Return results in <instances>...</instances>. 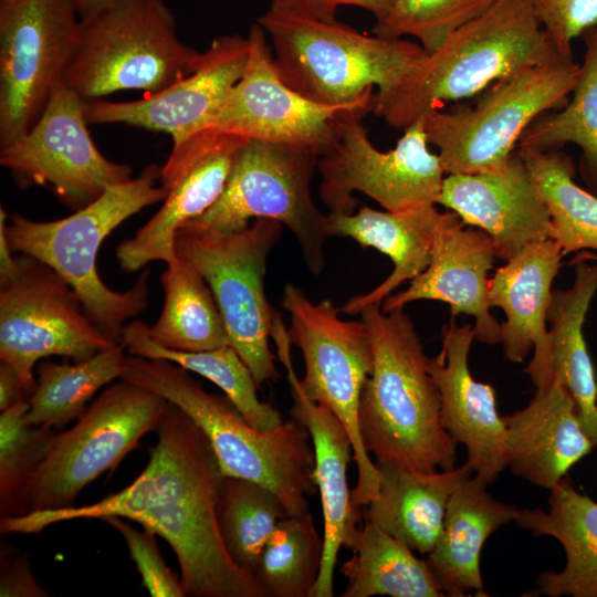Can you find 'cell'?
I'll return each mask as SVG.
<instances>
[{
    "label": "cell",
    "instance_id": "cell-35",
    "mask_svg": "<svg viewBox=\"0 0 597 597\" xmlns=\"http://www.w3.org/2000/svg\"><path fill=\"white\" fill-rule=\"evenodd\" d=\"M125 352L119 342L73 365L41 362L36 369V386L29 399L27 422L61 429L78 419L98 389L121 378Z\"/></svg>",
    "mask_w": 597,
    "mask_h": 597
},
{
    "label": "cell",
    "instance_id": "cell-44",
    "mask_svg": "<svg viewBox=\"0 0 597 597\" xmlns=\"http://www.w3.org/2000/svg\"><path fill=\"white\" fill-rule=\"evenodd\" d=\"M1 597H46L48 591L35 580L29 559L1 549Z\"/></svg>",
    "mask_w": 597,
    "mask_h": 597
},
{
    "label": "cell",
    "instance_id": "cell-47",
    "mask_svg": "<svg viewBox=\"0 0 597 597\" xmlns=\"http://www.w3.org/2000/svg\"><path fill=\"white\" fill-rule=\"evenodd\" d=\"M116 1L118 0H72L80 20L91 18L102 12Z\"/></svg>",
    "mask_w": 597,
    "mask_h": 597
},
{
    "label": "cell",
    "instance_id": "cell-19",
    "mask_svg": "<svg viewBox=\"0 0 597 597\" xmlns=\"http://www.w3.org/2000/svg\"><path fill=\"white\" fill-rule=\"evenodd\" d=\"M249 39L228 34L202 52L197 69L166 88L143 98L84 101L87 124H125L164 132L177 144L197 133L242 76Z\"/></svg>",
    "mask_w": 597,
    "mask_h": 597
},
{
    "label": "cell",
    "instance_id": "cell-32",
    "mask_svg": "<svg viewBox=\"0 0 597 597\" xmlns=\"http://www.w3.org/2000/svg\"><path fill=\"white\" fill-rule=\"evenodd\" d=\"M164 305L149 326L159 345L182 352H203L230 345L214 295L201 273L179 258L160 276Z\"/></svg>",
    "mask_w": 597,
    "mask_h": 597
},
{
    "label": "cell",
    "instance_id": "cell-45",
    "mask_svg": "<svg viewBox=\"0 0 597 597\" xmlns=\"http://www.w3.org/2000/svg\"><path fill=\"white\" fill-rule=\"evenodd\" d=\"M30 397V392L15 370L8 364L0 362V410L3 411L29 401Z\"/></svg>",
    "mask_w": 597,
    "mask_h": 597
},
{
    "label": "cell",
    "instance_id": "cell-14",
    "mask_svg": "<svg viewBox=\"0 0 597 597\" xmlns=\"http://www.w3.org/2000/svg\"><path fill=\"white\" fill-rule=\"evenodd\" d=\"M248 39L250 51L242 76L198 132L211 129L302 146L320 157L334 145L348 119L371 113L374 93L347 105L306 98L280 77L260 24L251 27Z\"/></svg>",
    "mask_w": 597,
    "mask_h": 597
},
{
    "label": "cell",
    "instance_id": "cell-8",
    "mask_svg": "<svg viewBox=\"0 0 597 597\" xmlns=\"http://www.w3.org/2000/svg\"><path fill=\"white\" fill-rule=\"evenodd\" d=\"M579 72L573 57L527 66L490 85L474 105L425 115L428 142L438 148L446 175L502 168L537 117L566 105Z\"/></svg>",
    "mask_w": 597,
    "mask_h": 597
},
{
    "label": "cell",
    "instance_id": "cell-4",
    "mask_svg": "<svg viewBox=\"0 0 597 597\" xmlns=\"http://www.w3.org/2000/svg\"><path fill=\"white\" fill-rule=\"evenodd\" d=\"M121 380L140 386L182 410L206 434L224 476L270 489L290 515L308 512L315 458L307 430L293 418L272 430L248 422L228 397L208 392L185 368L126 356Z\"/></svg>",
    "mask_w": 597,
    "mask_h": 597
},
{
    "label": "cell",
    "instance_id": "cell-43",
    "mask_svg": "<svg viewBox=\"0 0 597 597\" xmlns=\"http://www.w3.org/2000/svg\"><path fill=\"white\" fill-rule=\"evenodd\" d=\"M394 0H272L270 10L321 21L336 20L341 6H356L368 10L375 20L383 18L391 8Z\"/></svg>",
    "mask_w": 597,
    "mask_h": 597
},
{
    "label": "cell",
    "instance_id": "cell-1",
    "mask_svg": "<svg viewBox=\"0 0 597 597\" xmlns=\"http://www.w3.org/2000/svg\"><path fill=\"white\" fill-rule=\"evenodd\" d=\"M155 431L158 440L147 465L123 490L86 505L1 516V532L36 534L61 522L122 517L167 541L186 596L264 597L223 544L218 503L224 475L208 438L170 402Z\"/></svg>",
    "mask_w": 597,
    "mask_h": 597
},
{
    "label": "cell",
    "instance_id": "cell-27",
    "mask_svg": "<svg viewBox=\"0 0 597 597\" xmlns=\"http://www.w3.org/2000/svg\"><path fill=\"white\" fill-rule=\"evenodd\" d=\"M488 483L473 474L451 495L443 526L426 561L444 596H485L480 569L486 540L502 525L515 522L520 509L494 499Z\"/></svg>",
    "mask_w": 597,
    "mask_h": 597
},
{
    "label": "cell",
    "instance_id": "cell-46",
    "mask_svg": "<svg viewBox=\"0 0 597 597\" xmlns=\"http://www.w3.org/2000/svg\"><path fill=\"white\" fill-rule=\"evenodd\" d=\"M8 216L3 208L0 209V285L8 283L18 271V258L13 256V250L7 234Z\"/></svg>",
    "mask_w": 597,
    "mask_h": 597
},
{
    "label": "cell",
    "instance_id": "cell-40",
    "mask_svg": "<svg viewBox=\"0 0 597 597\" xmlns=\"http://www.w3.org/2000/svg\"><path fill=\"white\" fill-rule=\"evenodd\" d=\"M494 0H394L375 20L371 32L387 39L412 36L427 53L440 48L461 25L486 10Z\"/></svg>",
    "mask_w": 597,
    "mask_h": 597
},
{
    "label": "cell",
    "instance_id": "cell-12",
    "mask_svg": "<svg viewBox=\"0 0 597 597\" xmlns=\"http://www.w3.org/2000/svg\"><path fill=\"white\" fill-rule=\"evenodd\" d=\"M167 406L156 392L124 380L107 387L73 427L54 434L25 486L19 515L74 505L86 485L156 429Z\"/></svg>",
    "mask_w": 597,
    "mask_h": 597
},
{
    "label": "cell",
    "instance_id": "cell-31",
    "mask_svg": "<svg viewBox=\"0 0 597 597\" xmlns=\"http://www.w3.org/2000/svg\"><path fill=\"white\" fill-rule=\"evenodd\" d=\"M352 556L339 570L347 579L342 597H440L426 558L401 541L364 519Z\"/></svg>",
    "mask_w": 597,
    "mask_h": 597
},
{
    "label": "cell",
    "instance_id": "cell-28",
    "mask_svg": "<svg viewBox=\"0 0 597 597\" xmlns=\"http://www.w3.org/2000/svg\"><path fill=\"white\" fill-rule=\"evenodd\" d=\"M376 465L379 470L378 495L363 507V517L415 553L428 555L441 533L451 495L474 474L473 468L467 461L460 467L434 472L395 463Z\"/></svg>",
    "mask_w": 597,
    "mask_h": 597
},
{
    "label": "cell",
    "instance_id": "cell-30",
    "mask_svg": "<svg viewBox=\"0 0 597 597\" xmlns=\"http://www.w3.org/2000/svg\"><path fill=\"white\" fill-rule=\"evenodd\" d=\"M574 280L554 290L547 313L551 369L570 395L586 434L597 448V380L584 336V323L597 292V264L577 256Z\"/></svg>",
    "mask_w": 597,
    "mask_h": 597
},
{
    "label": "cell",
    "instance_id": "cell-21",
    "mask_svg": "<svg viewBox=\"0 0 597 597\" xmlns=\"http://www.w3.org/2000/svg\"><path fill=\"white\" fill-rule=\"evenodd\" d=\"M437 203L486 232L503 261L551 239L548 209L517 150L498 170L447 175Z\"/></svg>",
    "mask_w": 597,
    "mask_h": 597
},
{
    "label": "cell",
    "instance_id": "cell-9",
    "mask_svg": "<svg viewBox=\"0 0 597 597\" xmlns=\"http://www.w3.org/2000/svg\"><path fill=\"white\" fill-rule=\"evenodd\" d=\"M318 158L306 147L250 139L239 150L216 202L179 231L238 232L251 219H272L292 232L311 273L321 274L331 237L328 214L317 208L311 192Z\"/></svg>",
    "mask_w": 597,
    "mask_h": 597
},
{
    "label": "cell",
    "instance_id": "cell-7",
    "mask_svg": "<svg viewBox=\"0 0 597 597\" xmlns=\"http://www.w3.org/2000/svg\"><path fill=\"white\" fill-rule=\"evenodd\" d=\"M202 52L184 43L164 0H118L78 21L63 83L82 100L155 94L192 73Z\"/></svg>",
    "mask_w": 597,
    "mask_h": 597
},
{
    "label": "cell",
    "instance_id": "cell-16",
    "mask_svg": "<svg viewBox=\"0 0 597 597\" xmlns=\"http://www.w3.org/2000/svg\"><path fill=\"white\" fill-rule=\"evenodd\" d=\"M80 18L72 0L0 10V148L22 137L62 83Z\"/></svg>",
    "mask_w": 597,
    "mask_h": 597
},
{
    "label": "cell",
    "instance_id": "cell-13",
    "mask_svg": "<svg viewBox=\"0 0 597 597\" xmlns=\"http://www.w3.org/2000/svg\"><path fill=\"white\" fill-rule=\"evenodd\" d=\"M114 344L60 274L34 258H18L17 274L0 285V362L15 370L30 395L38 360L81 362Z\"/></svg>",
    "mask_w": 597,
    "mask_h": 597
},
{
    "label": "cell",
    "instance_id": "cell-49",
    "mask_svg": "<svg viewBox=\"0 0 597 597\" xmlns=\"http://www.w3.org/2000/svg\"><path fill=\"white\" fill-rule=\"evenodd\" d=\"M587 32H588V33L596 40V42H597V23H596L595 27H593L591 29H589ZM585 33H586V32H585Z\"/></svg>",
    "mask_w": 597,
    "mask_h": 597
},
{
    "label": "cell",
    "instance_id": "cell-26",
    "mask_svg": "<svg viewBox=\"0 0 597 597\" xmlns=\"http://www.w3.org/2000/svg\"><path fill=\"white\" fill-rule=\"evenodd\" d=\"M327 214L329 237L349 238L363 248H374L394 264L391 273L379 285L349 297L338 307L343 314L355 315L370 304L380 305L400 284L426 270L441 212L436 205L428 203L399 211L362 207L353 213Z\"/></svg>",
    "mask_w": 597,
    "mask_h": 597
},
{
    "label": "cell",
    "instance_id": "cell-23",
    "mask_svg": "<svg viewBox=\"0 0 597 597\" xmlns=\"http://www.w3.org/2000/svg\"><path fill=\"white\" fill-rule=\"evenodd\" d=\"M563 256L559 244L547 239L505 261L489 281L490 305L506 316L501 324L503 354L507 360L521 363L534 352L524 373L536 389L553 381L547 313Z\"/></svg>",
    "mask_w": 597,
    "mask_h": 597
},
{
    "label": "cell",
    "instance_id": "cell-37",
    "mask_svg": "<svg viewBox=\"0 0 597 597\" xmlns=\"http://www.w3.org/2000/svg\"><path fill=\"white\" fill-rule=\"evenodd\" d=\"M289 515L270 489L248 479L224 476L218 503L220 534L234 563L252 576L270 536Z\"/></svg>",
    "mask_w": 597,
    "mask_h": 597
},
{
    "label": "cell",
    "instance_id": "cell-2",
    "mask_svg": "<svg viewBox=\"0 0 597 597\" xmlns=\"http://www.w3.org/2000/svg\"><path fill=\"white\" fill-rule=\"evenodd\" d=\"M359 315L373 358L358 408L365 449L378 464L422 472L454 468L457 443L441 425L439 390L412 321L404 307L384 312L376 304Z\"/></svg>",
    "mask_w": 597,
    "mask_h": 597
},
{
    "label": "cell",
    "instance_id": "cell-15",
    "mask_svg": "<svg viewBox=\"0 0 597 597\" xmlns=\"http://www.w3.org/2000/svg\"><path fill=\"white\" fill-rule=\"evenodd\" d=\"M363 118L348 119L334 145L318 158L320 197L328 213H353L359 191L387 211L437 205L446 171L429 150L422 118L404 129L395 148L377 149Z\"/></svg>",
    "mask_w": 597,
    "mask_h": 597
},
{
    "label": "cell",
    "instance_id": "cell-17",
    "mask_svg": "<svg viewBox=\"0 0 597 597\" xmlns=\"http://www.w3.org/2000/svg\"><path fill=\"white\" fill-rule=\"evenodd\" d=\"M84 100L63 82L53 91L33 126L0 148V164L15 182L50 188L78 210L111 186L132 179V168L106 158L87 130Z\"/></svg>",
    "mask_w": 597,
    "mask_h": 597
},
{
    "label": "cell",
    "instance_id": "cell-41",
    "mask_svg": "<svg viewBox=\"0 0 597 597\" xmlns=\"http://www.w3.org/2000/svg\"><path fill=\"white\" fill-rule=\"evenodd\" d=\"M103 521L123 536L142 583L151 597L186 596L180 578L169 569L161 557L156 533L146 527L138 531L122 517L109 516Z\"/></svg>",
    "mask_w": 597,
    "mask_h": 597
},
{
    "label": "cell",
    "instance_id": "cell-22",
    "mask_svg": "<svg viewBox=\"0 0 597 597\" xmlns=\"http://www.w3.org/2000/svg\"><path fill=\"white\" fill-rule=\"evenodd\" d=\"M441 337L440 352L429 357V371L440 395L441 425L457 444L465 448V461L474 474L492 484L506 468V429L498 411L495 389L470 371L473 326L458 325L451 317Z\"/></svg>",
    "mask_w": 597,
    "mask_h": 597
},
{
    "label": "cell",
    "instance_id": "cell-42",
    "mask_svg": "<svg viewBox=\"0 0 597 597\" xmlns=\"http://www.w3.org/2000/svg\"><path fill=\"white\" fill-rule=\"evenodd\" d=\"M534 12L555 48L573 56V41L597 23V0H531Z\"/></svg>",
    "mask_w": 597,
    "mask_h": 597
},
{
    "label": "cell",
    "instance_id": "cell-20",
    "mask_svg": "<svg viewBox=\"0 0 597 597\" xmlns=\"http://www.w3.org/2000/svg\"><path fill=\"white\" fill-rule=\"evenodd\" d=\"M465 226L455 212H441L428 266L406 290L387 296L380 307L389 312L415 301H441L450 305L451 317L467 314L474 318L475 339L495 345L501 324L490 312L488 275L498 256L486 232Z\"/></svg>",
    "mask_w": 597,
    "mask_h": 597
},
{
    "label": "cell",
    "instance_id": "cell-25",
    "mask_svg": "<svg viewBox=\"0 0 597 597\" xmlns=\"http://www.w3.org/2000/svg\"><path fill=\"white\" fill-rule=\"evenodd\" d=\"M503 420L506 468L548 491L595 449L570 395L555 378L536 389L524 408L503 416Z\"/></svg>",
    "mask_w": 597,
    "mask_h": 597
},
{
    "label": "cell",
    "instance_id": "cell-29",
    "mask_svg": "<svg viewBox=\"0 0 597 597\" xmlns=\"http://www.w3.org/2000/svg\"><path fill=\"white\" fill-rule=\"evenodd\" d=\"M547 503V510H520L515 520L535 537L555 538L566 555L562 570L538 574L533 593L597 597V502L563 479L549 490Z\"/></svg>",
    "mask_w": 597,
    "mask_h": 597
},
{
    "label": "cell",
    "instance_id": "cell-11",
    "mask_svg": "<svg viewBox=\"0 0 597 597\" xmlns=\"http://www.w3.org/2000/svg\"><path fill=\"white\" fill-rule=\"evenodd\" d=\"M283 224L259 218L238 232H184L177 255L190 262L210 286L223 317L230 345L250 368L258 387L279 377L270 347L276 311L269 304L264 276Z\"/></svg>",
    "mask_w": 597,
    "mask_h": 597
},
{
    "label": "cell",
    "instance_id": "cell-18",
    "mask_svg": "<svg viewBox=\"0 0 597 597\" xmlns=\"http://www.w3.org/2000/svg\"><path fill=\"white\" fill-rule=\"evenodd\" d=\"M250 139L237 134L200 130L172 147L169 161L177 179L161 208L136 234L116 249L121 269L132 273L147 263L176 262V235L208 210L221 195L239 150Z\"/></svg>",
    "mask_w": 597,
    "mask_h": 597
},
{
    "label": "cell",
    "instance_id": "cell-39",
    "mask_svg": "<svg viewBox=\"0 0 597 597\" xmlns=\"http://www.w3.org/2000/svg\"><path fill=\"white\" fill-rule=\"evenodd\" d=\"M29 401L0 415V513L20 514L25 486L46 457L54 438L53 429L25 420Z\"/></svg>",
    "mask_w": 597,
    "mask_h": 597
},
{
    "label": "cell",
    "instance_id": "cell-10",
    "mask_svg": "<svg viewBox=\"0 0 597 597\" xmlns=\"http://www.w3.org/2000/svg\"><path fill=\"white\" fill-rule=\"evenodd\" d=\"M281 305L290 316L291 345L304 360L303 391L326 406L350 438L357 468L352 503L362 512L379 491V470L364 447L358 423L360 392L373 362L367 327L362 320L339 317V308L331 300L314 303L291 283L284 287Z\"/></svg>",
    "mask_w": 597,
    "mask_h": 597
},
{
    "label": "cell",
    "instance_id": "cell-5",
    "mask_svg": "<svg viewBox=\"0 0 597 597\" xmlns=\"http://www.w3.org/2000/svg\"><path fill=\"white\" fill-rule=\"evenodd\" d=\"M159 177L160 167L150 164L138 177L108 187L69 217L35 221L13 214L7 221L12 250L60 274L78 294L97 327L115 343L121 342L126 322L147 306L149 272L144 271L127 291L112 290L98 275L97 254L121 223L166 198V189L156 185Z\"/></svg>",
    "mask_w": 597,
    "mask_h": 597
},
{
    "label": "cell",
    "instance_id": "cell-34",
    "mask_svg": "<svg viewBox=\"0 0 597 597\" xmlns=\"http://www.w3.org/2000/svg\"><path fill=\"white\" fill-rule=\"evenodd\" d=\"M544 200L551 217V239L563 254L597 251V195L575 181L576 166L570 156L558 150L516 149ZM578 255L596 260L597 255Z\"/></svg>",
    "mask_w": 597,
    "mask_h": 597
},
{
    "label": "cell",
    "instance_id": "cell-48",
    "mask_svg": "<svg viewBox=\"0 0 597 597\" xmlns=\"http://www.w3.org/2000/svg\"><path fill=\"white\" fill-rule=\"evenodd\" d=\"M18 0H0V10L6 9L17 2Z\"/></svg>",
    "mask_w": 597,
    "mask_h": 597
},
{
    "label": "cell",
    "instance_id": "cell-33",
    "mask_svg": "<svg viewBox=\"0 0 597 597\" xmlns=\"http://www.w3.org/2000/svg\"><path fill=\"white\" fill-rule=\"evenodd\" d=\"M121 342L133 356L165 359L207 378L255 428L272 430L283 423L280 412L258 397L259 387L250 368L231 345L203 352L166 348L150 337L149 326L140 321L125 325Z\"/></svg>",
    "mask_w": 597,
    "mask_h": 597
},
{
    "label": "cell",
    "instance_id": "cell-36",
    "mask_svg": "<svg viewBox=\"0 0 597 597\" xmlns=\"http://www.w3.org/2000/svg\"><path fill=\"white\" fill-rule=\"evenodd\" d=\"M583 36L586 52L572 98L563 108L537 117L517 146L558 150L566 144L576 145L580 177L586 189L597 195V42L588 32Z\"/></svg>",
    "mask_w": 597,
    "mask_h": 597
},
{
    "label": "cell",
    "instance_id": "cell-6",
    "mask_svg": "<svg viewBox=\"0 0 597 597\" xmlns=\"http://www.w3.org/2000/svg\"><path fill=\"white\" fill-rule=\"evenodd\" d=\"M270 36L282 81L324 105L356 103L398 84L425 49L406 39L362 33L334 21L300 18L268 10L258 20Z\"/></svg>",
    "mask_w": 597,
    "mask_h": 597
},
{
    "label": "cell",
    "instance_id": "cell-38",
    "mask_svg": "<svg viewBox=\"0 0 597 597\" xmlns=\"http://www.w3.org/2000/svg\"><path fill=\"white\" fill-rule=\"evenodd\" d=\"M322 557L323 538L310 512L289 515L270 536L254 577L264 597H310Z\"/></svg>",
    "mask_w": 597,
    "mask_h": 597
},
{
    "label": "cell",
    "instance_id": "cell-3",
    "mask_svg": "<svg viewBox=\"0 0 597 597\" xmlns=\"http://www.w3.org/2000/svg\"><path fill=\"white\" fill-rule=\"evenodd\" d=\"M562 54L541 25L531 0H494L425 53L394 87L373 95L371 113L406 129L447 102L482 93L527 66L558 61Z\"/></svg>",
    "mask_w": 597,
    "mask_h": 597
},
{
    "label": "cell",
    "instance_id": "cell-24",
    "mask_svg": "<svg viewBox=\"0 0 597 597\" xmlns=\"http://www.w3.org/2000/svg\"><path fill=\"white\" fill-rule=\"evenodd\" d=\"M286 371L293 398L292 418L307 430L315 458L314 482L320 493L324 536L320 574L310 597L334 596V570L339 549L354 543L363 513L352 503L347 468L354 460L350 438L338 418L324 405L306 396L291 354L279 358Z\"/></svg>",
    "mask_w": 597,
    "mask_h": 597
}]
</instances>
